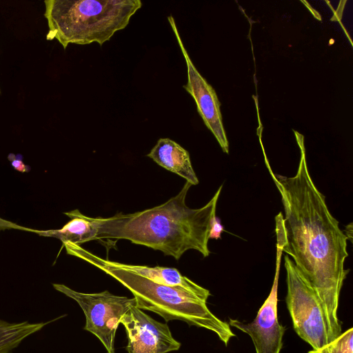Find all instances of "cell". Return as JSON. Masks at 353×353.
I'll use <instances>...</instances> for the list:
<instances>
[{
	"instance_id": "6",
	"label": "cell",
	"mask_w": 353,
	"mask_h": 353,
	"mask_svg": "<svg viewBox=\"0 0 353 353\" xmlns=\"http://www.w3.org/2000/svg\"><path fill=\"white\" fill-rule=\"evenodd\" d=\"M59 292L74 300L85 316L84 330L96 336L108 353H114V337L122 316L134 305V298L117 296L105 290L98 293L74 291L63 284H53Z\"/></svg>"
},
{
	"instance_id": "11",
	"label": "cell",
	"mask_w": 353,
	"mask_h": 353,
	"mask_svg": "<svg viewBox=\"0 0 353 353\" xmlns=\"http://www.w3.org/2000/svg\"><path fill=\"white\" fill-rule=\"evenodd\" d=\"M115 263L122 269L145 277L156 283L183 288L206 299L210 295L208 290L183 276L176 268L159 266L148 267L119 262H115Z\"/></svg>"
},
{
	"instance_id": "3",
	"label": "cell",
	"mask_w": 353,
	"mask_h": 353,
	"mask_svg": "<svg viewBox=\"0 0 353 353\" xmlns=\"http://www.w3.org/2000/svg\"><path fill=\"white\" fill-rule=\"evenodd\" d=\"M63 245L68 254L97 267L125 287L133 294L138 308L157 313L165 321L179 320L207 329L215 333L226 346L235 336L230 325L209 310L208 299L183 288L156 283L118 267L115 261L102 259L80 245L65 243Z\"/></svg>"
},
{
	"instance_id": "5",
	"label": "cell",
	"mask_w": 353,
	"mask_h": 353,
	"mask_svg": "<svg viewBox=\"0 0 353 353\" xmlns=\"http://www.w3.org/2000/svg\"><path fill=\"white\" fill-rule=\"evenodd\" d=\"M284 266L288 288L286 303L294 329L312 350H318L332 341L323 305L287 255Z\"/></svg>"
},
{
	"instance_id": "18",
	"label": "cell",
	"mask_w": 353,
	"mask_h": 353,
	"mask_svg": "<svg viewBox=\"0 0 353 353\" xmlns=\"http://www.w3.org/2000/svg\"><path fill=\"white\" fill-rule=\"evenodd\" d=\"M308 353H312V352H311V350H310V351H309V352H308Z\"/></svg>"
},
{
	"instance_id": "8",
	"label": "cell",
	"mask_w": 353,
	"mask_h": 353,
	"mask_svg": "<svg viewBox=\"0 0 353 353\" xmlns=\"http://www.w3.org/2000/svg\"><path fill=\"white\" fill-rule=\"evenodd\" d=\"M121 323L128 336V353H168L181 347L166 323L154 320L136 305L122 316Z\"/></svg>"
},
{
	"instance_id": "13",
	"label": "cell",
	"mask_w": 353,
	"mask_h": 353,
	"mask_svg": "<svg viewBox=\"0 0 353 353\" xmlns=\"http://www.w3.org/2000/svg\"><path fill=\"white\" fill-rule=\"evenodd\" d=\"M50 322L8 323L0 319V353H9L24 339L37 332Z\"/></svg>"
},
{
	"instance_id": "10",
	"label": "cell",
	"mask_w": 353,
	"mask_h": 353,
	"mask_svg": "<svg viewBox=\"0 0 353 353\" xmlns=\"http://www.w3.org/2000/svg\"><path fill=\"white\" fill-rule=\"evenodd\" d=\"M147 157L163 168L183 177L192 185L199 183L188 152L170 139H159Z\"/></svg>"
},
{
	"instance_id": "1",
	"label": "cell",
	"mask_w": 353,
	"mask_h": 353,
	"mask_svg": "<svg viewBox=\"0 0 353 353\" xmlns=\"http://www.w3.org/2000/svg\"><path fill=\"white\" fill-rule=\"evenodd\" d=\"M294 132L301 152L296 174L292 177L276 174L267 158L265 161L281 195L285 213L287 243L283 251L292 256L297 270L321 301L333 341L342 333L338 308L349 272L344 268L348 256L347 238L310 176L303 136Z\"/></svg>"
},
{
	"instance_id": "17",
	"label": "cell",
	"mask_w": 353,
	"mask_h": 353,
	"mask_svg": "<svg viewBox=\"0 0 353 353\" xmlns=\"http://www.w3.org/2000/svg\"><path fill=\"white\" fill-rule=\"evenodd\" d=\"M19 228L21 229V227L16 225L15 224L8 222L7 221H4L0 219V230L8 229V228Z\"/></svg>"
},
{
	"instance_id": "9",
	"label": "cell",
	"mask_w": 353,
	"mask_h": 353,
	"mask_svg": "<svg viewBox=\"0 0 353 353\" xmlns=\"http://www.w3.org/2000/svg\"><path fill=\"white\" fill-rule=\"evenodd\" d=\"M281 260H276V271L270 292L257 312L256 318L248 323L230 319V326L248 334L255 347L256 353H280L285 327L278 321L277 292Z\"/></svg>"
},
{
	"instance_id": "15",
	"label": "cell",
	"mask_w": 353,
	"mask_h": 353,
	"mask_svg": "<svg viewBox=\"0 0 353 353\" xmlns=\"http://www.w3.org/2000/svg\"><path fill=\"white\" fill-rule=\"evenodd\" d=\"M8 159L10 162L11 166L20 172H28L30 170V167L26 165L23 162V157L21 154H14L10 153L8 156Z\"/></svg>"
},
{
	"instance_id": "14",
	"label": "cell",
	"mask_w": 353,
	"mask_h": 353,
	"mask_svg": "<svg viewBox=\"0 0 353 353\" xmlns=\"http://www.w3.org/2000/svg\"><path fill=\"white\" fill-rule=\"evenodd\" d=\"M353 328L342 332L322 347L311 350L312 353H353Z\"/></svg>"
},
{
	"instance_id": "16",
	"label": "cell",
	"mask_w": 353,
	"mask_h": 353,
	"mask_svg": "<svg viewBox=\"0 0 353 353\" xmlns=\"http://www.w3.org/2000/svg\"><path fill=\"white\" fill-rule=\"evenodd\" d=\"M224 228L221 224L219 217L214 216L211 221L210 230L209 232V239H219L221 238V233L223 232Z\"/></svg>"
},
{
	"instance_id": "12",
	"label": "cell",
	"mask_w": 353,
	"mask_h": 353,
	"mask_svg": "<svg viewBox=\"0 0 353 353\" xmlns=\"http://www.w3.org/2000/svg\"><path fill=\"white\" fill-rule=\"evenodd\" d=\"M70 218L62 228L47 231H34L42 236H53L63 243L80 245L85 242L98 240V223L96 218L86 216L78 210L65 212Z\"/></svg>"
},
{
	"instance_id": "2",
	"label": "cell",
	"mask_w": 353,
	"mask_h": 353,
	"mask_svg": "<svg viewBox=\"0 0 353 353\" xmlns=\"http://www.w3.org/2000/svg\"><path fill=\"white\" fill-rule=\"evenodd\" d=\"M191 185L186 181L176 196L158 206L132 214L119 212L108 218H96L98 240H129L176 260L189 250L208 256L211 221L216 216L223 186L204 206L191 209L185 203Z\"/></svg>"
},
{
	"instance_id": "4",
	"label": "cell",
	"mask_w": 353,
	"mask_h": 353,
	"mask_svg": "<svg viewBox=\"0 0 353 353\" xmlns=\"http://www.w3.org/2000/svg\"><path fill=\"white\" fill-rule=\"evenodd\" d=\"M47 40L57 39L64 49L70 43L101 46L142 6L140 0H46Z\"/></svg>"
},
{
	"instance_id": "7",
	"label": "cell",
	"mask_w": 353,
	"mask_h": 353,
	"mask_svg": "<svg viewBox=\"0 0 353 353\" xmlns=\"http://www.w3.org/2000/svg\"><path fill=\"white\" fill-rule=\"evenodd\" d=\"M168 20L176 36L187 65L188 81L183 87L194 99L197 111L206 127L214 134L223 151L228 154L229 143L223 125L221 103L216 92L192 62L181 39L173 17L169 16Z\"/></svg>"
}]
</instances>
